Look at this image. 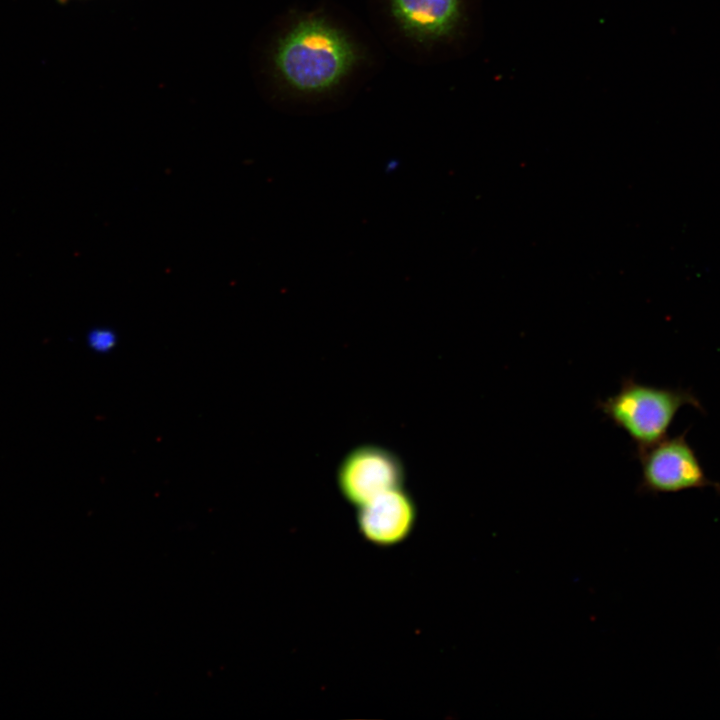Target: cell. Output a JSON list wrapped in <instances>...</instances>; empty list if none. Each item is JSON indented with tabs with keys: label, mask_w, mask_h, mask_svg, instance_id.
<instances>
[{
	"label": "cell",
	"mask_w": 720,
	"mask_h": 720,
	"mask_svg": "<svg viewBox=\"0 0 720 720\" xmlns=\"http://www.w3.org/2000/svg\"><path fill=\"white\" fill-rule=\"evenodd\" d=\"M356 61V50L339 29L319 18L292 26L276 42L272 64L291 89L319 94L337 86Z\"/></svg>",
	"instance_id": "6da1fadb"
},
{
	"label": "cell",
	"mask_w": 720,
	"mask_h": 720,
	"mask_svg": "<svg viewBox=\"0 0 720 720\" xmlns=\"http://www.w3.org/2000/svg\"><path fill=\"white\" fill-rule=\"evenodd\" d=\"M686 405L702 410L698 398L688 390L645 385L631 377L622 381L615 394L597 402V408L629 436L637 451L662 440Z\"/></svg>",
	"instance_id": "7a4b0ae2"
},
{
	"label": "cell",
	"mask_w": 720,
	"mask_h": 720,
	"mask_svg": "<svg viewBox=\"0 0 720 720\" xmlns=\"http://www.w3.org/2000/svg\"><path fill=\"white\" fill-rule=\"evenodd\" d=\"M405 466L392 450L361 444L349 450L336 470V484L341 496L358 508L379 494L403 487Z\"/></svg>",
	"instance_id": "3957f363"
},
{
	"label": "cell",
	"mask_w": 720,
	"mask_h": 720,
	"mask_svg": "<svg viewBox=\"0 0 720 720\" xmlns=\"http://www.w3.org/2000/svg\"><path fill=\"white\" fill-rule=\"evenodd\" d=\"M641 463L640 490L646 493H675L688 489L716 487L687 442L685 433L662 439L637 451Z\"/></svg>",
	"instance_id": "277c9868"
},
{
	"label": "cell",
	"mask_w": 720,
	"mask_h": 720,
	"mask_svg": "<svg viewBox=\"0 0 720 720\" xmlns=\"http://www.w3.org/2000/svg\"><path fill=\"white\" fill-rule=\"evenodd\" d=\"M356 509L360 536L378 548L405 542L418 518L417 504L404 486L383 492Z\"/></svg>",
	"instance_id": "5b68a950"
},
{
	"label": "cell",
	"mask_w": 720,
	"mask_h": 720,
	"mask_svg": "<svg viewBox=\"0 0 720 720\" xmlns=\"http://www.w3.org/2000/svg\"><path fill=\"white\" fill-rule=\"evenodd\" d=\"M400 27L418 40H440L456 30L462 17V0H390Z\"/></svg>",
	"instance_id": "8992f818"
},
{
	"label": "cell",
	"mask_w": 720,
	"mask_h": 720,
	"mask_svg": "<svg viewBox=\"0 0 720 720\" xmlns=\"http://www.w3.org/2000/svg\"><path fill=\"white\" fill-rule=\"evenodd\" d=\"M87 342L96 352H109L116 344V334L110 328L98 327L89 332Z\"/></svg>",
	"instance_id": "52a82bcc"
}]
</instances>
